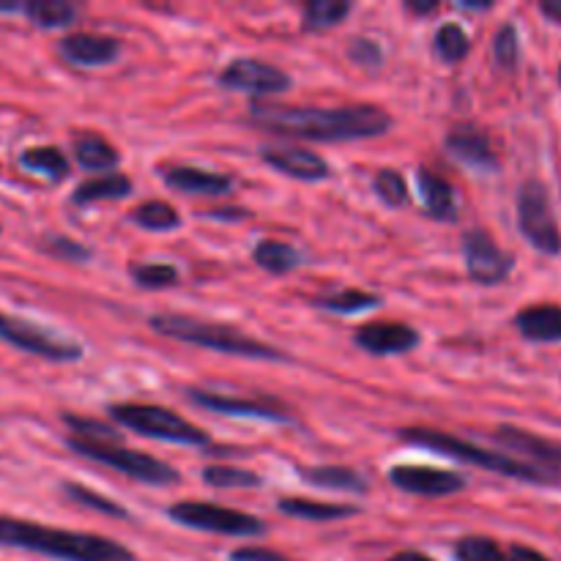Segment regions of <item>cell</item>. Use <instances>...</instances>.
Returning a JSON list of instances; mask_svg holds the SVG:
<instances>
[{
  "label": "cell",
  "instance_id": "obj_1",
  "mask_svg": "<svg viewBox=\"0 0 561 561\" xmlns=\"http://www.w3.org/2000/svg\"><path fill=\"white\" fill-rule=\"evenodd\" d=\"M252 124L296 140L343 142L381 137L392 129V115L376 104H345V107H285V104L255 102Z\"/></svg>",
  "mask_w": 561,
  "mask_h": 561
},
{
  "label": "cell",
  "instance_id": "obj_2",
  "mask_svg": "<svg viewBox=\"0 0 561 561\" xmlns=\"http://www.w3.org/2000/svg\"><path fill=\"white\" fill-rule=\"evenodd\" d=\"M0 546L58 561H140L121 542L85 531L49 529L33 520L0 515Z\"/></svg>",
  "mask_w": 561,
  "mask_h": 561
},
{
  "label": "cell",
  "instance_id": "obj_3",
  "mask_svg": "<svg viewBox=\"0 0 561 561\" xmlns=\"http://www.w3.org/2000/svg\"><path fill=\"white\" fill-rule=\"evenodd\" d=\"M151 329L162 337L179 340V343L197 345V348L219 351V354L241 356V359H255V362H288L290 356L285 354L277 345H268L263 340L250 337L241 329L228 327V323L217 321H203L195 316H181V312H162L153 316Z\"/></svg>",
  "mask_w": 561,
  "mask_h": 561
},
{
  "label": "cell",
  "instance_id": "obj_4",
  "mask_svg": "<svg viewBox=\"0 0 561 561\" xmlns=\"http://www.w3.org/2000/svg\"><path fill=\"white\" fill-rule=\"evenodd\" d=\"M400 438L405 444H414V447L431 449V453L447 455V458L460 460V463L477 466V469L493 471V474L502 477H513V480L529 482V485H559L561 482V474H557V471L542 469V466L529 463V460L493 453V449L477 447V444L463 442V438L453 436V433L436 431V427H403Z\"/></svg>",
  "mask_w": 561,
  "mask_h": 561
},
{
  "label": "cell",
  "instance_id": "obj_5",
  "mask_svg": "<svg viewBox=\"0 0 561 561\" xmlns=\"http://www.w3.org/2000/svg\"><path fill=\"white\" fill-rule=\"evenodd\" d=\"M66 444H69V449H75L77 455H82V458L121 471V474L131 477V480L137 482H146V485H175V482L181 480V474L173 466L162 463V460L151 458V455L146 453H137V449L121 447V444L115 442H93V438L69 436Z\"/></svg>",
  "mask_w": 561,
  "mask_h": 561
},
{
  "label": "cell",
  "instance_id": "obj_6",
  "mask_svg": "<svg viewBox=\"0 0 561 561\" xmlns=\"http://www.w3.org/2000/svg\"><path fill=\"white\" fill-rule=\"evenodd\" d=\"M110 416H113L118 425H124L126 431L157 438V442L184 444V447H206V444L211 442L203 427L192 425L184 416H179L170 409H162V405L118 403L110 409Z\"/></svg>",
  "mask_w": 561,
  "mask_h": 561
},
{
  "label": "cell",
  "instance_id": "obj_7",
  "mask_svg": "<svg viewBox=\"0 0 561 561\" xmlns=\"http://www.w3.org/2000/svg\"><path fill=\"white\" fill-rule=\"evenodd\" d=\"M518 228L542 255H559L561 230L551 208V195L540 179H526L518 190Z\"/></svg>",
  "mask_w": 561,
  "mask_h": 561
},
{
  "label": "cell",
  "instance_id": "obj_8",
  "mask_svg": "<svg viewBox=\"0 0 561 561\" xmlns=\"http://www.w3.org/2000/svg\"><path fill=\"white\" fill-rule=\"evenodd\" d=\"M170 518L175 524L186 526V529L211 531V535L225 537H261L266 535V524L261 518L241 510L219 507V504L208 502H179L168 510Z\"/></svg>",
  "mask_w": 561,
  "mask_h": 561
},
{
  "label": "cell",
  "instance_id": "obj_9",
  "mask_svg": "<svg viewBox=\"0 0 561 561\" xmlns=\"http://www.w3.org/2000/svg\"><path fill=\"white\" fill-rule=\"evenodd\" d=\"M0 340L11 345V348L42 356L47 362H80L82 354H85L82 345L75 343V340L58 337V334L47 332V329L36 327V323L5 316V312H0Z\"/></svg>",
  "mask_w": 561,
  "mask_h": 561
},
{
  "label": "cell",
  "instance_id": "obj_10",
  "mask_svg": "<svg viewBox=\"0 0 561 561\" xmlns=\"http://www.w3.org/2000/svg\"><path fill=\"white\" fill-rule=\"evenodd\" d=\"M466 272L477 285H499L513 274L515 257L504 252L493 241V236L482 228H471L463 236Z\"/></svg>",
  "mask_w": 561,
  "mask_h": 561
},
{
  "label": "cell",
  "instance_id": "obj_11",
  "mask_svg": "<svg viewBox=\"0 0 561 561\" xmlns=\"http://www.w3.org/2000/svg\"><path fill=\"white\" fill-rule=\"evenodd\" d=\"M219 85L228 91L252 93V96H274L294 85L288 71L255 58H236L219 75Z\"/></svg>",
  "mask_w": 561,
  "mask_h": 561
},
{
  "label": "cell",
  "instance_id": "obj_12",
  "mask_svg": "<svg viewBox=\"0 0 561 561\" xmlns=\"http://www.w3.org/2000/svg\"><path fill=\"white\" fill-rule=\"evenodd\" d=\"M389 482L398 491L414 493V496H453L460 493L469 480L458 471L436 469V466H414V463H400L389 469Z\"/></svg>",
  "mask_w": 561,
  "mask_h": 561
},
{
  "label": "cell",
  "instance_id": "obj_13",
  "mask_svg": "<svg viewBox=\"0 0 561 561\" xmlns=\"http://www.w3.org/2000/svg\"><path fill=\"white\" fill-rule=\"evenodd\" d=\"M186 400L206 411H217L225 416H239V420H261V422H290V414L279 403L266 398H236V394H217L206 389H190Z\"/></svg>",
  "mask_w": 561,
  "mask_h": 561
},
{
  "label": "cell",
  "instance_id": "obj_14",
  "mask_svg": "<svg viewBox=\"0 0 561 561\" xmlns=\"http://www.w3.org/2000/svg\"><path fill=\"white\" fill-rule=\"evenodd\" d=\"M447 146L449 157L463 162L466 168L474 170H499V157L493 151L491 135L485 129H480L477 124H458L447 131Z\"/></svg>",
  "mask_w": 561,
  "mask_h": 561
},
{
  "label": "cell",
  "instance_id": "obj_15",
  "mask_svg": "<svg viewBox=\"0 0 561 561\" xmlns=\"http://www.w3.org/2000/svg\"><path fill=\"white\" fill-rule=\"evenodd\" d=\"M420 332H416L414 327L383 321L367 323V327L356 329L354 334V343L373 356L409 354V351H414L416 345H420Z\"/></svg>",
  "mask_w": 561,
  "mask_h": 561
},
{
  "label": "cell",
  "instance_id": "obj_16",
  "mask_svg": "<svg viewBox=\"0 0 561 561\" xmlns=\"http://www.w3.org/2000/svg\"><path fill=\"white\" fill-rule=\"evenodd\" d=\"M58 49L69 64L85 66V69H93V66H110L113 60L121 58V53H124L118 38L102 36V33H71V36L60 38Z\"/></svg>",
  "mask_w": 561,
  "mask_h": 561
},
{
  "label": "cell",
  "instance_id": "obj_17",
  "mask_svg": "<svg viewBox=\"0 0 561 561\" xmlns=\"http://www.w3.org/2000/svg\"><path fill=\"white\" fill-rule=\"evenodd\" d=\"M496 442L502 447L513 449V453L529 458V463L535 460V466H542V469H551L561 474V444L551 442V438L535 436L529 431H520V427L502 425L496 431Z\"/></svg>",
  "mask_w": 561,
  "mask_h": 561
},
{
  "label": "cell",
  "instance_id": "obj_18",
  "mask_svg": "<svg viewBox=\"0 0 561 561\" xmlns=\"http://www.w3.org/2000/svg\"><path fill=\"white\" fill-rule=\"evenodd\" d=\"M261 159L268 168L299 181H323L329 175V164L307 148H263Z\"/></svg>",
  "mask_w": 561,
  "mask_h": 561
},
{
  "label": "cell",
  "instance_id": "obj_19",
  "mask_svg": "<svg viewBox=\"0 0 561 561\" xmlns=\"http://www.w3.org/2000/svg\"><path fill=\"white\" fill-rule=\"evenodd\" d=\"M164 184L173 186V190L186 192V195H228L236 186L233 175L228 173H211V170L201 168H170L164 173Z\"/></svg>",
  "mask_w": 561,
  "mask_h": 561
},
{
  "label": "cell",
  "instance_id": "obj_20",
  "mask_svg": "<svg viewBox=\"0 0 561 561\" xmlns=\"http://www.w3.org/2000/svg\"><path fill=\"white\" fill-rule=\"evenodd\" d=\"M515 329L529 343H561V305H529L515 316Z\"/></svg>",
  "mask_w": 561,
  "mask_h": 561
},
{
  "label": "cell",
  "instance_id": "obj_21",
  "mask_svg": "<svg viewBox=\"0 0 561 561\" xmlns=\"http://www.w3.org/2000/svg\"><path fill=\"white\" fill-rule=\"evenodd\" d=\"M299 477L310 485L327 488V491L356 493V496L370 491L365 477L356 469H348V466H301Z\"/></svg>",
  "mask_w": 561,
  "mask_h": 561
},
{
  "label": "cell",
  "instance_id": "obj_22",
  "mask_svg": "<svg viewBox=\"0 0 561 561\" xmlns=\"http://www.w3.org/2000/svg\"><path fill=\"white\" fill-rule=\"evenodd\" d=\"M420 192H422V203H425V211L431 214L433 219L449 222V219L458 217V197H455L453 184H449L447 179H442V175L433 173V170L422 168Z\"/></svg>",
  "mask_w": 561,
  "mask_h": 561
},
{
  "label": "cell",
  "instance_id": "obj_23",
  "mask_svg": "<svg viewBox=\"0 0 561 561\" xmlns=\"http://www.w3.org/2000/svg\"><path fill=\"white\" fill-rule=\"evenodd\" d=\"M71 146H75V157L80 162V168L85 170H113L118 168L121 153L107 137H102L99 131H77L71 137Z\"/></svg>",
  "mask_w": 561,
  "mask_h": 561
},
{
  "label": "cell",
  "instance_id": "obj_24",
  "mask_svg": "<svg viewBox=\"0 0 561 561\" xmlns=\"http://www.w3.org/2000/svg\"><path fill=\"white\" fill-rule=\"evenodd\" d=\"M277 510L288 518L299 520H340L359 515V507H345V504H329V502H312V499H279Z\"/></svg>",
  "mask_w": 561,
  "mask_h": 561
},
{
  "label": "cell",
  "instance_id": "obj_25",
  "mask_svg": "<svg viewBox=\"0 0 561 561\" xmlns=\"http://www.w3.org/2000/svg\"><path fill=\"white\" fill-rule=\"evenodd\" d=\"M252 261L268 274H288L301 266V252L294 244H288V241L266 239L257 241V247L252 250Z\"/></svg>",
  "mask_w": 561,
  "mask_h": 561
},
{
  "label": "cell",
  "instance_id": "obj_26",
  "mask_svg": "<svg viewBox=\"0 0 561 561\" xmlns=\"http://www.w3.org/2000/svg\"><path fill=\"white\" fill-rule=\"evenodd\" d=\"M131 192V181L121 173L110 175H96L91 181H82L75 190L71 201L77 206H88V203H102V201H121Z\"/></svg>",
  "mask_w": 561,
  "mask_h": 561
},
{
  "label": "cell",
  "instance_id": "obj_27",
  "mask_svg": "<svg viewBox=\"0 0 561 561\" xmlns=\"http://www.w3.org/2000/svg\"><path fill=\"white\" fill-rule=\"evenodd\" d=\"M381 296L370 294V290H359V288H345V290H334V294L327 296H316L312 305L321 307L327 312H337V316H356V312L365 310H376L381 307Z\"/></svg>",
  "mask_w": 561,
  "mask_h": 561
},
{
  "label": "cell",
  "instance_id": "obj_28",
  "mask_svg": "<svg viewBox=\"0 0 561 561\" xmlns=\"http://www.w3.org/2000/svg\"><path fill=\"white\" fill-rule=\"evenodd\" d=\"M20 164L31 173L47 175L49 181H64L66 175L71 173V164L66 159V153L55 146H38L27 148V151L20 153Z\"/></svg>",
  "mask_w": 561,
  "mask_h": 561
},
{
  "label": "cell",
  "instance_id": "obj_29",
  "mask_svg": "<svg viewBox=\"0 0 561 561\" xmlns=\"http://www.w3.org/2000/svg\"><path fill=\"white\" fill-rule=\"evenodd\" d=\"M20 11L33 22L36 27H66L77 20L80 9L66 0H31V3H20Z\"/></svg>",
  "mask_w": 561,
  "mask_h": 561
},
{
  "label": "cell",
  "instance_id": "obj_30",
  "mask_svg": "<svg viewBox=\"0 0 561 561\" xmlns=\"http://www.w3.org/2000/svg\"><path fill=\"white\" fill-rule=\"evenodd\" d=\"M131 222L140 225L142 230L153 233H168V230L181 228V217L170 203L164 201H146L131 211Z\"/></svg>",
  "mask_w": 561,
  "mask_h": 561
},
{
  "label": "cell",
  "instance_id": "obj_31",
  "mask_svg": "<svg viewBox=\"0 0 561 561\" xmlns=\"http://www.w3.org/2000/svg\"><path fill=\"white\" fill-rule=\"evenodd\" d=\"M433 47H436V55L442 60H447V64H460V60L469 55L471 38L463 27L455 25V22H447V25L438 27L436 38H433Z\"/></svg>",
  "mask_w": 561,
  "mask_h": 561
},
{
  "label": "cell",
  "instance_id": "obj_32",
  "mask_svg": "<svg viewBox=\"0 0 561 561\" xmlns=\"http://www.w3.org/2000/svg\"><path fill=\"white\" fill-rule=\"evenodd\" d=\"M348 14L351 3H340V0H310L305 5V27L307 31L337 27Z\"/></svg>",
  "mask_w": 561,
  "mask_h": 561
},
{
  "label": "cell",
  "instance_id": "obj_33",
  "mask_svg": "<svg viewBox=\"0 0 561 561\" xmlns=\"http://www.w3.org/2000/svg\"><path fill=\"white\" fill-rule=\"evenodd\" d=\"M203 480L211 488H244V491L263 485V480L255 471L236 469V466H206L203 469Z\"/></svg>",
  "mask_w": 561,
  "mask_h": 561
},
{
  "label": "cell",
  "instance_id": "obj_34",
  "mask_svg": "<svg viewBox=\"0 0 561 561\" xmlns=\"http://www.w3.org/2000/svg\"><path fill=\"white\" fill-rule=\"evenodd\" d=\"M129 274L140 288L148 290H164L179 283V268L173 263H135Z\"/></svg>",
  "mask_w": 561,
  "mask_h": 561
},
{
  "label": "cell",
  "instance_id": "obj_35",
  "mask_svg": "<svg viewBox=\"0 0 561 561\" xmlns=\"http://www.w3.org/2000/svg\"><path fill=\"white\" fill-rule=\"evenodd\" d=\"M455 561H510L504 548L496 540L482 535H471L458 540L455 546Z\"/></svg>",
  "mask_w": 561,
  "mask_h": 561
},
{
  "label": "cell",
  "instance_id": "obj_36",
  "mask_svg": "<svg viewBox=\"0 0 561 561\" xmlns=\"http://www.w3.org/2000/svg\"><path fill=\"white\" fill-rule=\"evenodd\" d=\"M64 493H66V496L71 499V502L80 504V507L96 510V513L110 515V518H129V513H126V510L121 507L118 502H113V499L99 496L96 491H91V488L77 485V482H66V485H64Z\"/></svg>",
  "mask_w": 561,
  "mask_h": 561
},
{
  "label": "cell",
  "instance_id": "obj_37",
  "mask_svg": "<svg viewBox=\"0 0 561 561\" xmlns=\"http://www.w3.org/2000/svg\"><path fill=\"white\" fill-rule=\"evenodd\" d=\"M373 186H376L378 197H381L389 208H403L405 203L411 201L409 181H405V175L400 173V170H381V173L376 175V181H373Z\"/></svg>",
  "mask_w": 561,
  "mask_h": 561
},
{
  "label": "cell",
  "instance_id": "obj_38",
  "mask_svg": "<svg viewBox=\"0 0 561 561\" xmlns=\"http://www.w3.org/2000/svg\"><path fill=\"white\" fill-rule=\"evenodd\" d=\"M42 250L66 263H85L93 257V252L82 241L69 239V236H49V239L42 241Z\"/></svg>",
  "mask_w": 561,
  "mask_h": 561
},
{
  "label": "cell",
  "instance_id": "obj_39",
  "mask_svg": "<svg viewBox=\"0 0 561 561\" xmlns=\"http://www.w3.org/2000/svg\"><path fill=\"white\" fill-rule=\"evenodd\" d=\"M493 58L502 69H515L520 58V42H518V31H515L513 22L499 27L496 38H493Z\"/></svg>",
  "mask_w": 561,
  "mask_h": 561
},
{
  "label": "cell",
  "instance_id": "obj_40",
  "mask_svg": "<svg viewBox=\"0 0 561 561\" xmlns=\"http://www.w3.org/2000/svg\"><path fill=\"white\" fill-rule=\"evenodd\" d=\"M348 55L354 64L365 66V69H378L383 64V49L373 38H354Z\"/></svg>",
  "mask_w": 561,
  "mask_h": 561
},
{
  "label": "cell",
  "instance_id": "obj_41",
  "mask_svg": "<svg viewBox=\"0 0 561 561\" xmlns=\"http://www.w3.org/2000/svg\"><path fill=\"white\" fill-rule=\"evenodd\" d=\"M230 561H296L283 553L272 551V548H239V551L230 553Z\"/></svg>",
  "mask_w": 561,
  "mask_h": 561
},
{
  "label": "cell",
  "instance_id": "obj_42",
  "mask_svg": "<svg viewBox=\"0 0 561 561\" xmlns=\"http://www.w3.org/2000/svg\"><path fill=\"white\" fill-rule=\"evenodd\" d=\"M507 559L510 561H551L546 553L535 551V548H529V546H513L510 548Z\"/></svg>",
  "mask_w": 561,
  "mask_h": 561
},
{
  "label": "cell",
  "instance_id": "obj_43",
  "mask_svg": "<svg viewBox=\"0 0 561 561\" xmlns=\"http://www.w3.org/2000/svg\"><path fill=\"white\" fill-rule=\"evenodd\" d=\"M540 11L548 16V20L561 25V0H542Z\"/></svg>",
  "mask_w": 561,
  "mask_h": 561
},
{
  "label": "cell",
  "instance_id": "obj_44",
  "mask_svg": "<svg viewBox=\"0 0 561 561\" xmlns=\"http://www.w3.org/2000/svg\"><path fill=\"white\" fill-rule=\"evenodd\" d=\"M387 561H433V559L425 557V553H420V551H400Z\"/></svg>",
  "mask_w": 561,
  "mask_h": 561
},
{
  "label": "cell",
  "instance_id": "obj_45",
  "mask_svg": "<svg viewBox=\"0 0 561 561\" xmlns=\"http://www.w3.org/2000/svg\"><path fill=\"white\" fill-rule=\"evenodd\" d=\"M436 9V3H414V0L409 3V11H414V14H433Z\"/></svg>",
  "mask_w": 561,
  "mask_h": 561
},
{
  "label": "cell",
  "instance_id": "obj_46",
  "mask_svg": "<svg viewBox=\"0 0 561 561\" xmlns=\"http://www.w3.org/2000/svg\"><path fill=\"white\" fill-rule=\"evenodd\" d=\"M460 9H466V11H488V9H493V3H460Z\"/></svg>",
  "mask_w": 561,
  "mask_h": 561
},
{
  "label": "cell",
  "instance_id": "obj_47",
  "mask_svg": "<svg viewBox=\"0 0 561 561\" xmlns=\"http://www.w3.org/2000/svg\"><path fill=\"white\" fill-rule=\"evenodd\" d=\"M244 211H239V208H228V211H211L208 217H241Z\"/></svg>",
  "mask_w": 561,
  "mask_h": 561
},
{
  "label": "cell",
  "instance_id": "obj_48",
  "mask_svg": "<svg viewBox=\"0 0 561 561\" xmlns=\"http://www.w3.org/2000/svg\"><path fill=\"white\" fill-rule=\"evenodd\" d=\"M559 85H561V64H559Z\"/></svg>",
  "mask_w": 561,
  "mask_h": 561
},
{
  "label": "cell",
  "instance_id": "obj_49",
  "mask_svg": "<svg viewBox=\"0 0 561 561\" xmlns=\"http://www.w3.org/2000/svg\"><path fill=\"white\" fill-rule=\"evenodd\" d=\"M0 233H3V225H0Z\"/></svg>",
  "mask_w": 561,
  "mask_h": 561
}]
</instances>
